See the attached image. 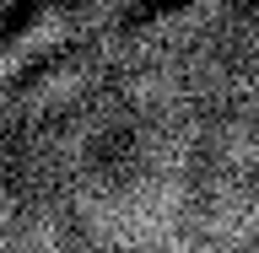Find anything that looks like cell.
<instances>
[{
    "instance_id": "6da1fadb",
    "label": "cell",
    "mask_w": 259,
    "mask_h": 253,
    "mask_svg": "<svg viewBox=\"0 0 259 253\" xmlns=\"http://www.w3.org/2000/svg\"><path fill=\"white\" fill-rule=\"evenodd\" d=\"M130 6H135V0H70V6H60V11L38 16V22L11 43V54L0 60V76H16V70H27V65H38V60H49V54L70 48L76 38L108 27L113 16L130 11Z\"/></svg>"
}]
</instances>
